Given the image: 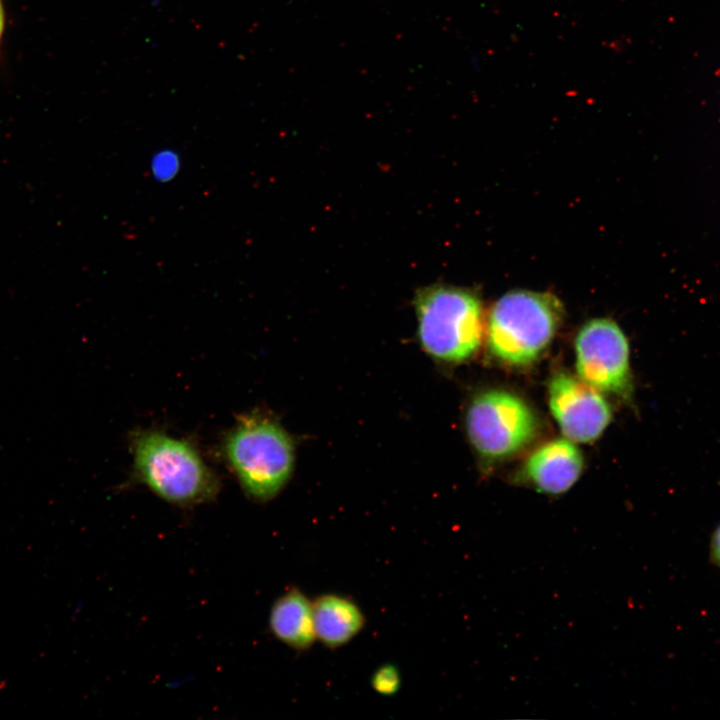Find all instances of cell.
Here are the masks:
<instances>
[{
  "mask_svg": "<svg viewBox=\"0 0 720 720\" xmlns=\"http://www.w3.org/2000/svg\"><path fill=\"white\" fill-rule=\"evenodd\" d=\"M133 481L164 501L192 507L215 499L220 480L189 440L156 429L131 435Z\"/></svg>",
  "mask_w": 720,
  "mask_h": 720,
  "instance_id": "cell-1",
  "label": "cell"
},
{
  "mask_svg": "<svg viewBox=\"0 0 720 720\" xmlns=\"http://www.w3.org/2000/svg\"><path fill=\"white\" fill-rule=\"evenodd\" d=\"M710 560L713 564L720 567V525H718L711 537Z\"/></svg>",
  "mask_w": 720,
  "mask_h": 720,
  "instance_id": "cell-12",
  "label": "cell"
},
{
  "mask_svg": "<svg viewBox=\"0 0 720 720\" xmlns=\"http://www.w3.org/2000/svg\"><path fill=\"white\" fill-rule=\"evenodd\" d=\"M467 436L487 462L509 459L529 446L540 423L534 410L518 395L493 389L471 400L465 417Z\"/></svg>",
  "mask_w": 720,
  "mask_h": 720,
  "instance_id": "cell-5",
  "label": "cell"
},
{
  "mask_svg": "<svg viewBox=\"0 0 720 720\" xmlns=\"http://www.w3.org/2000/svg\"><path fill=\"white\" fill-rule=\"evenodd\" d=\"M4 25H5V15H4L2 1L0 0V41L2 38L3 31H4Z\"/></svg>",
  "mask_w": 720,
  "mask_h": 720,
  "instance_id": "cell-13",
  "label": "cell"
},
{
  "mask_svg": "<svg viewBox=\"0 0 720 720\" xmlns=\"http://www.w3.org/2000/svg\"><path fill=\"white\" fill-rule=\"evenodd\" d=\"M317 641L329 649L348 644L364 628L362 609L352 599L336 593H325L312 600Z\"/></svg>",
  "mask_w": 720,
  "mask_h": 720,
  "instance_id": "cell-10",
  "label": "cell"
},
{
  "mask_svg": "<svg viewBox=\"0 0 720 720\" xmlns=\"http://www.w3.org/2000/svg\"><path fill=\"white\" fill-rule=\"evenodd\" d=\"M563 317V305L551 293L509 291L489 313L485 334L489 352L506 365L528 366L548 349Z\"/></svg>",
  "mask_w": 720,
  "mask_h": 720,
  "instance_id": "cell-3",
  "label": "cell"
},
{
  "mask_svg": "<svg viewBox=\"0 0 720 720\" xmlns=\"http://www.w3.org/2000/svg\"><path fill=\"white\" fill-rule=\"evenodd\" d=\"M268 624L273 636L289 648L304 652L317 641L312 600L291 587L272 604Z\"/></svg>",
  "mask_w": 720,
  "mask_h": 720,
  "instance_id": "cell-9",
  "label": "cell"
},
{
  "mask_svg": "<svg viewBox=\"0 0 720 720\" xmlns=\"http://www.w3.org/2000/svg\"><path fill=\"white\" fill-rule=\"evenodd\" d=\"M548 403L561 432L573 442L595 441L612 419L611 407L601 392L565 372L551 378Z\"/></svg>",
  "mask_w": 720,
  "mask_h": 720,
  "instance_id": "cell-7",
  "label": "cell"
},
{
  "mask_svg": "<svg viewBox=\"0 0 720 720\" xmlns=\"http://www.w3.org/2000/svg\"><path fill=\"white\" fill-rule=\"evenodd\" d=\"M418 339L436 360L461 363L477 354L486 334L483 306L470 289L432 285L415 297Z\"/></svg>",
  "mask_w": 720,
  "mask_h": 720,
  "instance_id": "cell-4",
  "label": "cell"
},
{
  "mask_svg": "<svg viewBox=\"0 0 720 720\" xmlns=\"http://www.w3.org/2000/svg\"><path fill=\"white\" fill-rule=\"evenodd\" d=\"M629 343L611 319L586 322L575 339L577 376L596 390L630 400L633 392Z\"/></svg>",
  "mask_w": 720,
  "mask_h": 720,
  "instance_id": "cell-6",
  "label": "cell"
},
{
  "mask_svg": "<svg viewBox=\"0 0 720 720\" xmlns=\"http://www.w3.org/2000/svg\"><path fill=\"white\" fill-rule=\"evenodd\" d=\"M222 453L245 495L256 502L276 497L292 474V440L276 419L263 412L238 417L224 436Z\"/></svg>",
  "mask_w": 720,
  "mask_h": 720,
  "instance_id": "cell-2",
  "label": "cell"
},
{
  "mask_svg": "<svg viewBox=\"0 0 720 720\" xmlns=\"http://www.w3.org/2000/svg\"><path fill=\"white\" fill-rule=\"evenodd\" d=\"M370 683L379 695L392 696L401 688V675L395 665L384 664L374 671Z\"/></svg>",
  "mask_w": 720,
  "mask_h": 720,
  "instance_id": "cell-11",
  "label": "cell"
},
{
  "mask_svg": "<svg viewBox=\"0 0 720 720\" xmlns=\"http://www.w3.org/2000/svg\"><path fill=\"white\" fill-rule=\"evenodd\" d=\"M583 456L573 441L551 440L537 448L523 463L516 480L546 495L567 492L583 471Z\"/></svg>",
  "mask_w": 720,
  "mask_h": 720,
  "instance_id": "cell-8",
  "label": "cell"
}]
</instances>
